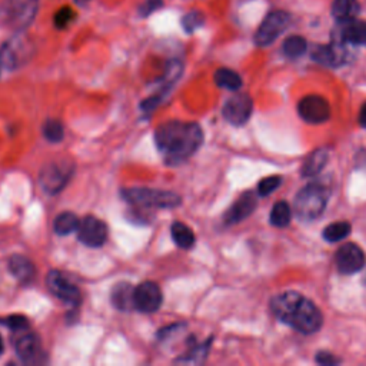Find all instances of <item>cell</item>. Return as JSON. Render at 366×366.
Masks as SVG:
<instances>
[{
  "label": "cell",
  "mask_w": 366,
  "mask_h": 366,
  "mask_svg": "<svg viewBox=\"0 0 366 366\" xmlns=\"http://www.w3.org/2000/svg\"><path fill=\"white\" fill-rule=\"evenodd\" d=\"M155 145L169 166H178L190 159L203 143V131L195 122L169 120L155 131Z\"/></svg>",
  "instance_id": "6da1fadb"
},
{
  "label": "cell",
  "mask_w": 366,
  "mask_h": 366,
  "mask_svg": "<svg viewBox=\"0 0 366 366\" xmlns=\"http://www.w3.org/2000/svg\"><path fill=\"white\" fill-rule=\"evenodd\" d=\"M273 315L295 331L312 335L322 327V313L312 300L295 291H288L272 299Z\"/></svg>",
  "instance_id": "7a4b0ae2"
},
{
  "label": "cell",
  "mask_w": 366,
  "mask_h": 366,
  "mask_svg": "<svg viewBox=\"0 0 366 366\" xmlns=\"http://www.w3.org/2000/svg\"><path fill=\"white\" fill-rule=\"evenodd\" d=\"M120 196L127 203L145 209H175L182 203V198L178 193L155 187H123Z\"/></svg>",
  "instance_id": "3957f363"
},
{
  "label": "cell",
  "mask_w": 366,
  "mask_h": 366,
  "mask_svg": "<svg viewBox=\"0 0 366 366\" xmlns=\"http://www.w3.org/2000/svg\"><path fill=\"white\" fill-rule=\"evenodd\" d=\"M329 199L325 185L313 182L298 192L295 198V213L302 222H312L324 213Z\"/></svg>",
  "instance_id": "277c9868"
},
{
  "label": "cell",
  "mask_w": 366,
  "mask_h": 366,
  "mask_svg": "<svg viewBox=\"0 0 366 366\" xmlns=\"http://www.w3.org/2000/svg\"><path fill=\"white\" fill-rule=\"evenodd\" d=\"M39 10V0H5L0 5V24L12 30H25Z\"/></svg>",
  "instance_id": "5b68a950"
},
{
  "label": "cell",
  "mask_w": 366,
  "mask_h": 366,
  "mask_svg": "<svg viewBox=\"0 0 366 366\" xmlns=\"http://www.w3.org/2000/svg\"><path fill=\"white\" fill-rule=\"evenodd\" d=\"M76 165L69 159H56L48 162L40 169L39 185L49 195H57L72 181Z\"/></svg>",
  "instance_id": "8992f818"
},
{
  "label": "cell",
  "mask_w": 366,
  "mask_h": 366,
  "mask_svg": "<svg viewBox=\"0 0 366 366\" xmlns=\"http://www.w3.org/2000/svg\"><path fill=\"white\" fill-rule=\"evenodd\" d=\"M33 55V45L25 36L17 35L0 49V64L8 71H16L26 64Z\"/></svg>",
  "instance_id": "52a82bcc"
},
{
  "label": "cell",
  "mask_w": 366,
  "mask_h": 366,
  "mask_svg": "<svg viewBox=\"0 0 366 366\" xmlns=\"http://www.w3.org/2000/svg\"><path fill=\"white\" fill-rule=\"evenodd\" d=\"M183 73V63L178 59H172L166 63V68L163 72V76L159 79V89L158 92H155L152 96L147 98L146 100L142 102L140 104V109L145 113H150L154 112L155 109H158V106L163 102V99L170 93L172 88H174L175 83L181 79Z\"/></svg>",
  "instance_id": "ba28073f"
},
{
  "label": "cell",
  "mask_w": 366,
  "mask_h": 366,
  "mask_svg": "<svg viewBox=\"0 0 366 366\" xmlns=\"http://www.w3.org/2000/svg\"><path fill=\"white\" fill-rule=\"evenodd\" d=\"M291 15L285 10H276L269 13L255 33V43L257 46L266 48L281 36L291 25Z\"/></svg>",
  "instance_id": "9c48e42d"
},
{
  "label": "cell",
  "mask_w": 366,
  "mask_h": 366,
  "mask_svg": "<svg viewBox=\"0 0 366 366\" xmlns=\"http://www.w3.org/2000/svg\"><path fill=\"white\" fill-rule=\"evenodd\" d=\"M46 286L52 295L66 305L77 308L82 302L80 289L71 281L68 276H64L59 271H51L46 276Z\"/></svg>",
  "instance_id": "30bf717a"
},
{
  "label": "cell",
  "mask_w": 366,
  "mask_h": 366,
  "mask_svg": "<svg viewBox=\"0 0 366 366\" xmlns=\"http://www.w3.org/2000/svg\"><path fill=\"white\" fill-rule=\"evenodd\" d=\"M253 112V100L246 93H236L229 98L222 109V115L226 122L233 126L245 125Z\"/></svg>",
  "instance_id": "8fae6325"
},
{
  "label": "cell",
  "mask_w": 366,
  "mask_h": 366,
  "mask_svg": "<svg viewBox=\"0 0 366 366\" xmlns=\"http://www.w3.org/2000/svg\"><path fill=\"white\" fill-rule=\"evenodd\" d=\"M107 235H109V229H107V225L102 219L96 217H86L83 221H80L77 229V239L84 246H103L107 241Z\"/></svg>",
  "instance_id": "7c38bea8"
},
{
  "label": "cell",
  "mask_w": 366,
  "mask_h": 366,
  "mask_svg": "<svg viewBox=\"0 0 366 366\" xmlns=\"http://www.w3.org/2000/svg\"><path fill=\"white\" fill-rule=\"evenodd\" d=\"M298 112L299 116L305 122L312 125H320L329 120L331 106L322 96L309 95L298 103Z\"/></svg>",
  "instance_id": "4fadbf2b"
},
{
  "label": "cell",
  "mask_w": 366,
  "mask_h": 366,
  "mask_svg": "<svg viewBox=\"0 0 366 366\" xmlns=\"http://www.w3.org/2000/svg\"><path fill=\"white\" fill-rule=\"evenodd\" d=\"M134 302L136 311L143 313H154L159 311L163 304V293L158 284L147 281L135 288Z\"/></svg>",
  "instance_id": "5bb4252c"
},
{
  "label": "cell",
  "mask_w": 366,
  "mask_h": 366,
  "mask_svg": "<svg viewBox=\"0 0 366 366\" xmlns=\"http://www.w3.org/2000/svg\"><path fill=\"white\" fill-rule=\"evenodd\" d=\"M336 268L342 275H352L363 269L366 257L363 250L355 244H345L340 246L335 256Z\"/></svg>",
  "instance_id": "9a60e30c"
},
{
  "label": "cell",
  "mask_w": 366,
  "mask_h": 366,
  "mask_svg": "<svg viewBox=\"0 0 366 366\" xmlns=\"http://www.w3.org/2000/svg\"><path fill=\"white\" fill-rule=\"evenodd\" d=\"M15 349L19 359L28 365L40 363L42 358L45 356L42 351L40 339L35 333H26L24 336H20L16 342Z\"/></svg>",
  "instance_id": "2e32d148"
},
{
  "label": "cell",
  "mask_w": 366,
  "mask_h": 366,
  "mask_svg": "<svg viewBox=\"0 0 366 366\" xmlns=\"http://www.w3.org/2000/svg\"><path fill=\"white\" fill-rule=\"evenodd\" d=\"M256 196L253 195L252 192H246L244 195L239 196V199L236 201L225 213L223 217V222L230 226V225H236L242 221H245L249 214H252V212L256 208Z\"/></svg>",
  "instance_id": "e0dca14e"
},
{
  "label": "cell",
  "mask_w": 366,
  "mask_h": 366,
  "mask_svg": "<svg viewBox=\"0 0 366 366\" xmlns=\"http://www.w3.org/2000/svg\"><path fill=\"white\" fill-rule=\"evenodd\" d=\"M312 59L320 64H324V66L338 68L347 62V51L342 48V43L322 45L313 48Z\"/></svg>",
  "instance_id": "ac0fdd59"
},
{
  "label": "cell",
  "mask_w": 366,
  "mask_h": 366,
  "mask_svg": "<svg viewBox=\"0 0 366 366\" xmlns=\"http://www.w3.org/2000/svg\"><path fill=\"white\" fill-rule=\"evenodd\" d=\"M339 43L342 45L366 46V21L352 19L340 24Z\"/></svg>",
  "instance_id": "d6986e66"
},
{
  "label": "cell",
  "mask_w": 366,
  "mask_h": 366,
  "mask_svg": "<svg viewBox=\"0 0 366 366\" xmlns=\"http://www.w3.org/2000/svg\"><path fill=\"white\" fill-rule=\"evenodd\" d=\"M8 268H9V272L17 279L20 284H30L36 276V268L33 262L25 255L10 256Z\"/></svg>",
  "instance_id": "ffe728a7"
},
{
  "label": "cell",
  "mask_w": 366,
  "mask_h": 366,
  "mask_svg": "<svg viewBox=\"0 0 366 366\" xmlns=\"http://www.w3.org/2000/svg\"><path fill=\"white\" fill-rule=\"evenodd\" d=\"M134 293H135V288L127 284V282H122L118 284L113 291H112V304L116 309L127 312V311H134L135 309V302H134Z\"/></svg>",
  "instance_id": "44dd1931"
},
{
  "label": "cell",
  "mask_w": 366,
  "mask_h": 366,
  "mask_svg": "<svg viewBox=\"0 0 366 366\" xmlns=\"http://www.w3.org/2000/svg\"><path fill=\"white\" fill-rule=\"evenodd\" d=\"M329 161V152L327 149H316L313 152L306 158L302 166V175L305 178L315 176L320 174L322 169L327 166Z\"/></svg>",
  "instance_id": "7402d4cb"
},
{
  "label": "cell",
  "mask_w": 366,
  "mask_h": 366,
  "mask_svg": "<svg viewBox=\"0 0 366 366\" xmlns=\"http://www.w3.org/2000/svg\"><path fill=\"white\" fill-rule=\"evenodd\" d=\"M359 12H360V5L358 0H333L332 3V16L339 21V24L356 19Z\"/></svg>",
  "instance_id": "603a6c76"
},
{
  "label": "cell",
  "mask_w": 366,
  "mask_h": 366,
  "mask_svg": "<svg viewBox=\"0 0 366 366\" xmlns=\"http://www.w3.org/2000/svg\"><path fill=\"white\" fill-rule=\"evenodd\" d=\"M80 221L73 212H62L53 221V230L59 236H68L77 232Z\"/></svg>",
  "instance_id": "cb8c5ba5"
},
{
  "label": "cell",
  "mask_w": 366,
  "mask_h": 366,
  "mask_svg": "<svg viewBox=\"0 0 366 366\" xmlns=\"http://www.w3.org/2000/svg\"><path fill=\"white\" fill-rule=\"evenodd\" d=\"M170 233H172V239H174L175 245L181 249H190L193 245H195V233L193 230L185 225L183 222H174L170 228Z\"/></svg>",
  "instance_id": "d4e9b609"
},
{
  "label": "cell",
  "mask_w": 366,
  "mask_h": 366,
  "mask_svg": "<svg viewBox=\"0 0 366 366\" xmlns=\"http://www.w3.org/2000/svg\"><path fill=\"white\" fill-rule=\"evenodd\" d=\"M214 83H217L222 89L236 92L242 88V77L232 69L222 68V69H218L217 73H214Z\"/></svg>",
  "instance_id": "484cf974"
},
{
  "label": "cell",
  "mask_w": 366,
  "mask_h": 366,
  "mask_svg": "<svg viewBox=\"0 0 366 366\" xmlns=\"http://www.w3.org/2000/svg\"><path fill=\"white\" fill-rule=\"evenodd\" d=\"M210 343H212V338L203 343H199V345L192 347L190 351H187L185 355L178 358L175 362L176 363H202L208 356V352L210 349Z\"/></svg>",
  "instance_id": "4316f807"
},
{
  "label": "cell",
  "mask_w": 366,
  "mask_h": 366,
  "mask_svg": "<svg viewBox=\"0 0 366 366\" xmlns=\"http://www.w3.org/2000/svg\"><path fill=\"white\" fill-rule=\"evenodd\" d=\"M292 219V209L291 206L281 201L277 202L271 210V223L276 228H286Z\"/></svg>",
  "instance_id": "83f0119b"
},
{
  "label": "cell",
  "mask_w": 366,
  "mask_h": 366,
  "mask_svg": "<svg viewBox=\"0 0 366 366\" xmlns=\"http://www.w3.org/2000/svg\"><path fill=\"white\" fill-rule=\"evenodd\" d=\"M351 225L348 222H335V223H331L325 228L324 230V239L327 242H339V241H343L347 239L348 236L351 235Z\"/></svg>",
  "instance_id": "f1b7e54d"
},
{
  "label": "cell",
  "mask_w": 366,
  "mask_h": 366,
  "mask_svg": "<svg viewBox=\"0 0 366 366\" xmlns=\"http://www.w3.org/2000/svg\"><path fill=\"white\" fill-rule=\"evenodd\" d=\"M282 51H284L285 56H288L291 59H296V57H300L302 55H305V52L308 51V43L302 36H289L284 42Z\"/></svg>",
  "instance_id": "f546056e"
},
{
  "label": "cell",
  "mask_w": 366,
  "mask_h": 366,
  "mask_svg": "<svg viewBox=\"0 0 366 366\" xmlns=\"http://www.w3.org/2000/svg\"><path fill=\"white\" fill-rule=\"evenodd\" d=\"M42 134L51 143H59L64 139V126L57 119H48L43 123Z\"/></svg>",
  "instance_id": "4dcf8cb0"
},
{
  "label": "cell",
  "mask_w": 366,
  "mask_h": 366,
  "mask_svg": "<svg viewBox=\"0 0 366 366\" xmlns=\"http://www.w3.org/2000/svg\"><path fill=\"white\" fill-rule=\"evenodd\" d=\"M0 325L9 328L13 332H21V331L29 329L30 322L24 315H10V316L0 319Z\"/></svg>",
  "instance_id": "1f68e13d"
},
{
  "label": "cell",
  "mask_w": 366,
  "mask_h": 366,
  "mask_svg": "<svg viewBox=\"0 0 366 366\" xmlns=\"http://www.w3.org/2000/svg\"><path fill=\"white\" fill-rule=\"evenodd\" d=\"M205 24V16L201 12H190L187 15L183 16L182 19V28L185 29L186 33H193L195 30H198L199 28H202Z\"/></svg>",
  "instance_id": "d6a6232c"
},
{
  "label": "cell",
  "mask_w": 366,
  "mask_h": 366,
  "mask_svg": "<svg viewBox=\"0 0 366 366\" xmlns=\"http://www.w3.org/2000/svg\"><path fill=\"white\" fill-rule=\"evenodd\" d=\"M281 183H282L281 176L265 178L259 182V185H257V193H259L261 196H269L272 192H275L279 186H281Z\"/></svg>",
  "instance_id": "836d02e7"
},
{
  "label": "cell",
  "mask_w": 366,
  "mask_h": 366,
  "mask_svg": "<svg viewBox=\"0 0 366 366\" xmlns=\"http://www.w3.org/2000/svg\"><path fill=\"white\" fill-rule=\"evenodd\" d=\"M75 12L72 8L64 6L55 15V26L57 29H66L75 19Z\"/></svg>",
  "instance_id": "e575fe53"
},
{
  "label": "cell",
  "mask_w": 366,
  "mask_h": 366,
  "mask_svg": "<svg viewBox=\"0 0 366 366\" xmlns=\"http://www.w3.org/2000/svg\"><path fill=\"white\" fill-rule=\"evenodd\" d=\"M163 5L162 0H146V2L140 6V15L147 17L149 15H152L155 10L161 9Z\"/></svg>",
  "instance_id": "d590c367"
},
{
  "label": "cell",
  "mask_w": 366,
  "mask_h": 366,
  "mask_svg": "<svg viewBox=\"0 0 366 366\" xmlns=\"http://www.w3.org/2000/svg\"><path fill=\"white\" fill-rule=\"evenodd\" d=\"M185 324H174L170 327H166V328H162L159 332H158V339L159 340H165L167 338H170L172 335H175L176 332L181 331V328H183Z\"/></svg>",
  "instance_id": "8d00e7d4"
},
{
  "label": "cell",
  "mask_w": 366,
  "mask_h": 366,
  "mask_svg": "<svg viewBox=\"0 0 366 366\" xmlns=\"http://www.w3.org/2000/svg\"><path fill=\"white\" fill-rule=\"evenodd\" d=\"M316 362L320 363V365H336L340 360L335 355H332L329 352H319L316 355Z\"/></svg>",
  "instance_id": "74e56055"
},
{
  "label": "cell",
  "mask_w": 366,
  "mask_h": 366,
  "mask_svg": "<svg viewBox=\"0 0 366 366\" xmlns=\"http://www.w3.org/2000/svg\"><path fill=\"white\" fill-rule=\"evenodd\" d=\"M359 123L362 127L366 129V103L362 106L360 109V115H359Z\"/></svg>",
  "instance_id": "f35d334b"
},
{
  "label": "cell",
  "mask_w": 366,
  "mask_h": 366,
  "mask_svg": "<svg viewBox=\"0 0 366 366\" xmlns=\"http://www.w3.org/2000/svg\"><path fill=\"white\" fill-rule=\"evenodd\" d=\"M3 352H5V342H3V336L0 335V356L3 355Z\"/></svg>",
  "instance_id": "ab89813d"
},
{
  "label": "cell",
  "mask_w": 366,
  "mask_h": 366,
  "mask_svg": "<svg viewBox=\"0 0 366 366\" xmlns=\"http://www.w3.org/2000/svg\"><path fill=\"white\" fill-rule=\"evenodd\" d=\"M75 2H76L79 6H84L86 3L89 2V0H75Z\"/></svg>",
  "instance_id": "60d3db41"
},
{
  "label": "cell",
  "mask_w": 366,
  "mask_h": 366,
  "mask_svg": "<svg viewBox=\"0 0 366 366\" xmlns=\"http://www.w3.org/2000/svg\"><path fill=\"white\" fill-rule=\"evenodd\" d=\"M0 66H2V64H0Z\"/></svg>",
  "instance_id": "b9f144b4"
}]
</instances>
